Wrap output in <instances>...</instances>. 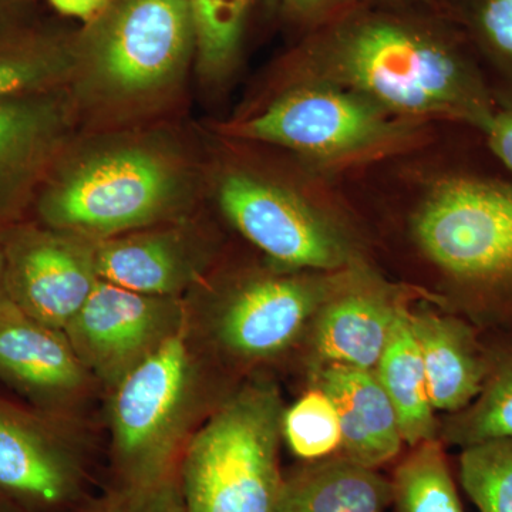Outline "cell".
<instances>
[{
    "label": "cell",
    "instance_id": "cell-1",
    "mask_svg": "<svg viewBox=\"0 0 512 512\" xmlns=\"http://www.w3.org/2000/svg\"><path fill=\"white\" fill-rule=\"evenodd\" d=\"M416 8L365 2L330 19L296 50L295 76L336 84L399 119L483 134L498 106L473 47L446 12Z\"/></svg>",
    "mask_w": 512,
    "mask_h": 512
},
{
    "label": "cell",
    "instance_id": "cell-2",
    "mask_svg": "<svg viewBox=\"0 0 512 512\" xmlns=\"http://www.w3.org/2000/svg\"><path fill=\"white\" fill-rule=\"evenodd\" d=\"M192 192L191 171L170 148L119 138L63 153L36 210L46 227L99 242L184 220Z\"/></svg>",
    "mask_w": 512,
    "mask_h": 512
},
{
    "label": "cell",
    "instance_id": "cell-3",
    "mask_svg": "<svg viewBox=\"0 0 512 512\" xmlns=\"http://www.w3.org/2000/svg\"><path fill=\"white\" fill-rule=\"evenodd\" d=\"M195 56L190 0H109L74 36L77 111L121 119L177 90Z\"/></svg>",
    "mask_w": 512,
    "mask_h": 512
},
{
    "label": "cell",
    "instance_id": "cell-4",
    "mask_svg": "<svg viewBox=\"0 0 512 512\" xmlns=\"http://www.w3.org/2000/svg\"><path fill=\"white\" fill-rule=\"evenodd\" d=\"M212 356L187 316L110 390V483L177 476L188 441L224 400H215Z\"/></svg>",
    "mask_w": 512,
    "mask_h": 512
},
{
    "label": "cell",
    "instance_id": "cell-5",
    "mask_svg": "<svg viewBox=\"0 0 512 512\" xmlns=\"http://www.w3.org/2000/svg\"><path fill=\"white\" fill-rule=\"evenodd\" d=\"M412 229L471 308L512 315V180L476 170L444 175L421 200Z\"/></svg>",
    "mask_w": 512,
    "mask_h": 512
},
{
    "label": "cell",
    "instance_id": "cell-6",
    "mask_svg": "<svg viewBox=\"0 0 512 512\" xmlns=\"http://www.w3.org/2000/svg\"><path fill=\"white\" fill-rule=\"evenodd\" d=\"M284 403L271 380L228 394L188 441L178 480L188 512H272L282 484Z\"/></svg>",
    "mask_w": 512,
    "mask_h": 512
},
{
    "label": "cell",
    "instance_id": "cell-7",
    "mask_svg": "<svg viewBox=\"0 0 512 512\" xmlns=\"http://www.w3.org/2000/svg\"><path fill=\"white\" fill-rule=\"evenodd\" d=\"M417 123L325 82L298 80L264 109L228 124L229 136L274 144L326 165L348 164L402 147Z\"/></svg>",
    "mask_w": 512,
    "mask_h": 512
},
{
    "label": "cell",
    "instance_id": "cell-8",
    "mask_svg": "<svg viewBox=\"0 0 512 512\" xmlns=\"http://www.w3.org/2000/svg\"><path fill=\"white\" fill-rule=\"evenodd\" d=\"M335 282L281 271L185 296L188 320L212 355L242 363L275 359L312 323Z\"/></svg>",
    "mask_w": 512,
    "mask_h": 512
},
{
    "label": "cell",
    "instance_id": "cell-9",
    "mask_svg": "<svg viewBox=\"0 0 512 512\" xmlns=\"http://www.w3.org/2000/svg\"><path fill=\"white\" fill-rule=\"evenodd\" d=\"M217 197L229 222L276 269L335 272L352 261L338 229L284 185L234 170L222 175Z\"/></svg>",
    "mask_w": 512,
    "mask_h": 512
},
{
    "label": "cell",
    "instance_id": "cell-10",
    "mask_svg": "<svg viewBox=\"0 0 512 512\" xmlns=\"http://www.w3.org/2000/svg\"><path fill=\"white\" fill-rule=\"evenodd\" d=\"M187 316L185 298L146 295L99 279L63 332L90 376L111 390Z\"/></svg>",
    "mask_w": 512,
    "mask_h": 512
},
{
    "label": "cell",
    "instance_id": "cell-11",
    "mask_svg": "<svg viewBox=\"0 0 512 512\" xmlns=\"http://www.w3.org/2000/svg\"><path fill=\"white\" fill-rule=\"evenodd\" d=\"M87 481L86 458L55 414L0 399V500L28 512H76Z\"/></svg>",
    "mask_w": 512,
    "mask_h": 512
},
{
    "label": "cell",
    "instance_id": "cell-12",
    "mask_svg": "<svg viewBox=\"0 0 512 512\" xmlns=\"http://www.w3.org/2000/svg\"><path fill=\"white\" fill-rule=\"evenodd\" d=\"M5 293L30 318L66 329L99 282L96 242L46 227L10 225L0 231Z\"/></svg>",
    "mask_w": 512,
    "mask_h": 512
},
{
    "label": "cell",
    "instance_id": "cell-13",
    "mask_svg": "<svg viewBox=\"0 0 512 512\" xmlns=\"http://www.w3.org/2000/svg\"><path fill=\"white\" fill-rule=\"evenodd\" d=\"M69 87L0 100V231L15 225L67 147Z\"/></svg>",
    "mask_w": 512,
    "mask_h": 512
},
{
    "label": "cell",
    "instance_id": "cell-14",
    "mask_svg": "<svg viewBox=\"0 0 512 512\" xmlns=\"http://www.w3.org/2000/svg\"><path fill=\"white\" fill-rule=\"evenodd\" d=\"M212 248L185 220L96 242L97 275L130 291L185 298L204 284Z\"/></svg>",
    "mask_w": 512,
    "mask_h": 512
},
{
    "label": "cell",
    "instance_id": "cell-15",
    "mask_svg": "<svg viewBox=\"0 0 512 512\" xmlns=\"http://www.w3.org/2000/svg\"><path fill=\"white\" fill-rule=\"evenodd\" d=\"M93 380L63 330L30 318L6 295L0 299V382L59 416Z\"/></svg>",
    "mask_w": 512,
    "mask_h": 512
},
{
    "label": "cell",
    "instance_id": "cell-16",
    "mask_svg": "<svg viewBox=\"0 0 512 512\" xmlns=\"http://www.w3.org/2000/svg\"><path fill=\"white\" fill-rule=\"evenodd\" d=\"M402 302L369 282H335L312 320L316 369L342 365L375 372Z\"/></svg>",
    "mask_w": 512,
    "mask_h": 512
},
{
    "label": "cell",
    "instance_id": "cell-17",
    "mask_svg": "<svg viewBox=\"0 0 512 512\" xmlns=\"http://www.w3.org/2000/svg\"><path fill=\"white\" fill-rule=\"evenodd\" d=\"M316 386L335 404L342 426V456L377 470L404 443L392 400L372 370L329 365L315 370Z\"/></svg>",
    "mask_w": 512,
    "mask_h": 512
},
{
    "label": "cell",
    "instance_id": "cell-18",
    "mask_svg": "<svg viewBox=\"0 0 512 512\" xmlns=\"http://www.w3.org/2000/svg\"><path fill=\"white\" fill-rule=\"evenodd\" d=\"M409 323L436 412H460L483 390L493 365L470 323L429 311H409Z\"/></svg>",
    "mask_w": 512,
    "mask_h": 512
},
{
    "label": "cell",
    "instance_id": "cell-19",
    "mask_svg": "<svg viewBox=\"0 0 512 512\" xmlns=\"http://www.w3.org/2000/svg\"><path fill=\"white\" fill-rule=\"evenodd\" d=\"M392 504V481L336 454L286 474L272 512H386Z\"/></svg>",
    "mask_w": 512,
    "mask_h": 512
},
{
    "label": "cell",
    "instance_id": "cell-20",
    "mask_svg": "<svg viewBox=\"0 0 512 512\" xmlns=\"http://www.w3.org/2000/svg\"><path fill=\"white\" fill-rule=\"evenodd\" d=\"M377 380L392 400L404 443L439 439L440 423L434 417L426 372L404 306L397 316L389 342L375 369Z\"/></svg>",
    "mask_w": 512,
    "mask_h": 512
},
{
    "label": "cell",
    "instance_id": "cell-21",
    "mask_svg": "<svg viewBox=\"0 0 512 512\" xmlns=\"http://www.w3.org/2000/svg\"><path fill=\"white\" fill-rule=\"evenodd\" d=\"M74 37L36 30L0 32V100L69 87Z\"/></svg>",
    "mask_w": 512,
    "mask_h": 512
},
{
    "label": "cell",
    "instance_id": "cell-22",
    "mask_svg": "<svg viewBox=\"0 0 512 512\" xmlns=\"http://www.w3.org/2000/svg\"><path fill=\"white\" fill-rule=\"evenodd\" d=\"M444 12L466 35L498 107H512V0H447Z\"/></svg>",
    "mask_w": 512,
    "mask_h": 512
},
{
    "label": "cell",
    "instance_id": "cell-23",
    "mask_svg": "<svg viewBox=\"0 0 512 512\" xmlns=\"http://www.w3.org/2000/svg\"><path fill=\"white\" fill-rule=\"evenodd\" d=\"M507 437H512V346L493 355L483 390L463 410L448 414L439 429L443 443L461 448Z\"/></svg>",
    "mask_w": 512,
    "mask_h": 512
},
{
    "label": "cell",
    "instance_id": "cell-24",
    "mask_svg": "<svg viewBox=\"0 0 512 512\" xmlns=\"http://www.w3.org/2000/svg\"><path fill=\"white\" fill-rule=\"evenodd\" d=\"M390 481L397 512H464L440 439L413 446Z\"/></svg>",
    "mask_w": 512,
    "mask_h": 512
},
{
    "label": "cell",
    "instance_id": "cell-25",
    "mask_svg": "<svg viewBox=\"0 0 512 512\" xmlns=\"http://www.w3.org/2000/svg\"><path fill=\"white\" fill-rule=\"evenodd\" d=\"M198 72L225 79L237 63L249 13L256 0H190Z\"/></svg>",
    "mask_w": 512,
    "mask_h": 512
},
{
    "label": "cell",
    "instance_id": "cell-26",
    "mask_svg": "<svg viewBox=\"0 0 512 512\" xmlns=\"http://www.w3.org/2000/svg\"><path fill=\"white\" fill-rule=\"evenodd\" d=\"M282 440L305 463L336 456L342 448V426L332 399L320 387L299 397L282 414Z\"/></svg>",
    "mask_w": 512,
    "mask_h": 512
},
{
    "label": "cell",
    "instance_id": "cell-27",
    "mask_svg": "<svg viewBox=\"0 0 512 512\" xmlns=\"http://www.w3.org/2000/svg\"><path fill=\"white\" fill-rule=\"evenodd\" d=\"M460 480L480 512H512V437L464 447Z\"/></svg>",
    "mask_w": 512,
    "mask_h": 512
},
{
    "label": "cell",
    "instance_id": "cell-28",
    "mask_svg": "<svg viewBox=\"0 0 512 512\" xmlns=\"http://www.w3.org/2000/svg\"><path fill=\"white\" fill-rule=\"evenodd\" d=\"M76 512H188L177 476L156 483L121 485L110 483L92 494Z\"/></svg>",
    "mask_w": 512,
    "mask_h": 512
},
{
    "label": "cell",
    "instance_id": "cell-29",
    "mask_svg": "<svg viewBox=\"0 0 512 512\" xmlns=\"http://www.w3.org/2000/svg\"><path fill=\"white\" fill-rule=\"evenodd\" d=\"M369 0H282L288 15L313 28Z\"/></svg>",
    "mask_w": 512,
    "mask_h": 512
},
{
    "label": "cell",
    "instance_id": "cell-30",
    "mask_svg": "<svg viewBox=\"0 0 512 512\" xmlns=\"http://www.w3.org/2000/svg\"><path fill=\"white\" fill-rule=\"evenodd\" d=\"M481 137L491 156L512 175V107H498Z\"/></svg>",
    "mask_w": 512,
    "mask_h": 512
},
{
    "label": "cell",
    "instance_id": "cell-31",
    "mask_svg": "<svg viewBox=\"0 0 512 512\" xmlns=\"http://www.w3.org/2000/svg\"><path fill=\"white\" fill-rule=\"evenodd\" d=\"M49 3L62 15L73 16L89 23L99 15L109 0H49Z\"/></svg>",
    "mask_w": 512,
    "mask_h": 512
},
{
    "label": "cell",
    "instance_id": "cell-32",
    "mask_svg": "<svg viewBox=\"0 0 512 512\" xmlns=\"http://www.w3.org/2000/svg\"><path fill=\"white\" fill-rule=\"evenodd\" d=\"M23 0H0V30H9V22L19 12Z\"/></svg>",
    "mask_w": 512,
    "mask_h": 512
},
{
    "label": "cell",
    "instance_id": "cell-33",
    "mask_svg": "<svg viewBox=\"0 0 512 512\" xmlns=\"http://www.w3.org/2000/svg\"><path fill=\"white\" fill-rule=\"evenodd\" d=\"M369 2L383 3V5L420 6L421 3L427 2V0H369Z\"/></svg>",
    "mask_w": 512,
    "mask_h": 512
},
{
    "label": "cell",
    "instance_id": "cell-34",
    "mask_svg": "<svg viewBox=\"0 0 512 512\" xmlns=\"http://www.w3.org/2000/svg\"><path fill=\"white\" fill-rule=\"evenodd\" d=\"M3 274H5V261H3V251L0 247V299L6 295L5 293V281H3Z\"/></svg>",
    "mask_w": 512,
    "mask_h": 512
},
{
    "label": "cell",
    "instance_id": "cell-35",
    "mask_svg": "<svg viewBox=\"0 0 512 512\" xmlns=\"http://www.w3.org/2000/svg\"><path fill=\"white\" fill-rule=\"evenodd\" d=\"M0 512H8V511L3 510V508H2V507H0Z\"/></svg>",
    "mask_w": 512,
    "mask_h": 512
}]
</instances>
